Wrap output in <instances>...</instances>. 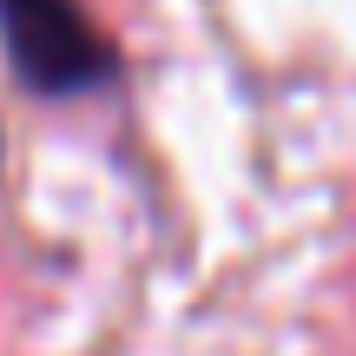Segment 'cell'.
I'll use <instances>...</instances> for the list:
<instances>
[{
    "instance_id": "1",
    "label": "cell",
    "mask_w": 356,
    "mask_h": 356,
    "mask_svg": "<svg viewBox=\"0 0 356 356\" xmlns=\"http://www.w3.org/2000/svg\"><path fill=\"white\" fill-rule=\"evenodd\" d=\"M0 40L33 92H86L113 79V47L79 0H0Z\"/></svg>"
}]
</instances>
